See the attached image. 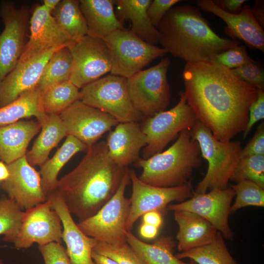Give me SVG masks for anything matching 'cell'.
<instances>
[{
  "instance_id": "46",
  "label": "cell",
  "mask_w": 264,
  "mask_h": 264,
  "mask_svg": "<svg viewBox=\"0 0 264 264\" xmlns=\"http://www.w3.org/2000/svg\"><path fill=\"white\" fill-rule=\"evenodd\" d=\"M143 223L159 228L162 223L161 214L157 211L148 212L142 216Z\"/></svg>"
},
{
  "instance_id": "34",
  "label": "cell",
  "mask_w": 264,
  "mask_h": 264,
  "mask_svg": "<svg viewBox=\"0 0 264 264\" xmlns=\"http://www.w3.org/2000/svg\"><path fill=\"white\" fill-rule=\"evenodd\" d=\"M80 100L79 89L69 80L55 85L42 93V106L47 114L59 115Z\"/></svg>"
},
{
  "instance_id": "2",
  "label": "cell",
  "mask_w": 264,
  "mask_h": 264,
  "mask_svg": "<svg viewBox=\"0 0 264 264\" xmlns=\"http://www.w3.org/2000/svg\"><path fill=\"white\" fill-rule=\"evenodd\" d=\"M128 169L110 159L103 140L88 149L78 165L58 180L54 191L80 222L94 215L113 196Z\"/></svg>"
},
{
  "instance_id": "49",
  "label": "cell",
  "mask_w": 264,
  "mask_h": 264,
  "mask_svg": "<svg viewBox=\"0 0 264 264\" xmlns=\"http://www.w3.org/2000/svg\"><path fill=\"white\" fill-rule=\"evenodd\" d=\"M92 258L95 264H118L115 261L92 251Z\"/></svg>"
},
{
  "instance_id": "44",
  "label": "cell",
  "mask_w": 264,
  "mask_h": 264,
  "mask_svg": "<svg viewBox=\"0 0 264 264\" xmlns=\"http://www.w3.org/2000/svg\"><path fill=\"white\" fill-rule=\"evenodd\" d=\"M253 155H264V122L258 126L252 138L242 149L241 158Z\"/></svg>"
},
{
  "instance_id": "7",
  "label": "cell",
  "mask_w": 264,
  "mask_h": 264,
  "mask_svg": "<svg viewBox=\"0 0 264 264\" xmlns=\"http://www.w3.org/2000/svg\"><path fill=\"white\" fill-rule=\"evenodd\" d=\"M171 64L164 58L156 65L127 79V88L134 107L147 118L165 110L171 92L167 72Z\"/></svg>"
},
{
  "instance_id": "27",
  "label": "cell",
  "mask_w": 264,
  "mask_h": 264,
  "mask_svg": "<svg viewBox=\"0 0 264 264\" xmlns=\"http://www.w3.org/2000/svg\"><path fill=\"white\" fill-rule=\"evenodd\" d=\"M41 132L25 157L32 166H42L48 158L51 150L67 135L66 128L59 115L47 114L41 124Z\"/></svg>"
},
{
  "instance_id": "28",
  "label": "cell",
  "mask_w": 264,
  "mask_h": 264,
  "mask_svg": "<svg viewBox=\"0 0 264 264\" xmlns=\"http://www.w3.org/2000/svg\"><path fill=\"white\" fill-rule=\"evenodd\" d=\"M88 149L86 144L75 137L66 136L65 142L53 156L40 166L42 186L47 196L55 190L59 173L64 166L75 154L87 152Z\"/></svg>"
},
{
  "instance_id": "29",
  "label": "cell",
  "mask_w": 264,
  "mask_h": 264,
  "mask_svg": "<svg viewBox=\"0 0 264 264\" xmlns=\"http://www.w3.org/2000/svg\"><path fill=\"white\" fill-rule=\"evenodd\" d=\"M42 100V93L37 86L23 92L13 102L0 108V126L31 116H35L41 125L46 116Z\"/></svg>"
},
{
  "instance_id": "25",
  "label": "cell",
  "mask_w": 264,
  "mask_h": 264,
  "mask_svg": "<svg viewBox=\"0 0 264 264\" xmlns=\"http://www.w3.org/2000/svg\"><path fill=\"white\" fill-rule=\"evenodd\" d=\"M80 7L85 19L88 34L103 39L112 32L123 29V24L114 11L113 0H80Z\"/></svg>"
},
{
  "instance_id": "24",
  "label": "cell",
  "mask_w": 264,
  "mask_h": 264,
  "mask_svg": "<svg viewBox=\"0 0 264 264\" xmlns=\"http://www.w3.org/2000/svg\"><path fill=\"white\" fill-rule=\"evenodd\" d=\"M174 214L178 226L176 239L180 252L207 244L216 236L217 229L201 217L181 210L174 211Z\"/></svg>"
},
{
  "instance_id": "1",
  "label": "cell",
  "mask_w": 264,
  "mask_h": 264,
  "mask_svg": "<svg viewBox=\"0 0 264 264\" xmlns=\"http://www.w3.org/2000/svg\"><path fill=\"white\" fill-rule=\"evenodd\" d=\"M183 79L187 104L217 139L228 142L244 132L256 88L211 61L186 63Z\"/></svg>"
},
{
  "instance_id": "31",
  "label": "cell",
  "mask_w": 264,
  "mask_h": 264,
  "mask_svg": "<svg viewBox=\"0 0 264 264\" xmlns=\"http://www.w3.org/2000/svg\"><path fill=\"white\" fill-rule=\"evenodd\" d=\"M51 14L73 43L88 34L87 23L79 0H61Z\"/></svg>"
},
{
  "instance_id": "10",
  "label": "cell",
  "mask_w": 264,
  "mask_h": 264,
  "mask_svg": "<svg viewBox=\"0 0 264 264\" xmlns=\"http://www.w3.org/2000/svg\"><path fill=\"white\" fill-rule=\"evenodd\" d=\"M179 94V100L175 107L145 120L141 129L146 136L147 143L143 150V158L162 152L178 133L191 130L198 122L184 92L180 91Z\"/></svg>"
},
{
  "instance_id": "53",
  "label": "cell",
  "mask_w": 264,
  "mask_h": 264,
  "mask_svg": "<svg viewBox=\"0 0 264 264\" xmlns=\"http://www.w3.org/2000/svg\"><path fill=\"white\" fill-rule=\"evenodd\" d=\"M0 264H2V262L1 260H0Z\"/></svg>"
},
{
  "instance_id": "45",
  "label": "cell",
  "mask_w": 264,
  "mask_h": 264,
  "mask_svg": "<svg viewBox=\"0 0 264 264\" xmlns=\"http://www.w3.org/2000/svg\"><path fill=\"white\" fill-rule=\"evenodd\" d=\"M214 3L224 11L231 14H238L241 11L245 0H215Z\"/></svg>"
},
{
  "instance_id": "48",
  "label": "cell",
  "mask_w": 264,
  "mask_h": 264,
  "mask_svg": "<svg viewBox=\"0 0 264 264\" xmlns=\"http://www.w3.org/2000/svg\"><path fill=\"white\" fill-rule=\"evenodd\" d=\"M158 228L148 224L143 223L139 229L140 236L146 239H153L157 235Z\"/></svg>"
},
{
  "instance_id": "8",
  "label": "cell",
  "mask_w": 264,
  "mask_h": 264,
  "mask_svg": "<svg viewBox=\"0 0 264 264\" xmlns=\"http://www.w3.org/2000/svg\"><path fill=\"white\" fill-rule=\"evenodd\" d=\"M103 39L110 53L111 74L127 79L167 53L162 47L144 41L125 28L116 30Z\"/></svg>"
},
{
  "instance_id": "30",
  "label": "cell",
  "mask_w": 264,
  "mask_h": 264,
  "mask_svg": "<svg viewBox=\"0 0 264 264\" xmlns=\"http://www.w3.org/2000/svg\"><path fill=\"white\" fill-rule=\"evenodd\" d=\"M127 238V242L146 264H188L174 254L176 243L171 236H161L152 244L140 240L130 231Z\"/></svg>"
},
{
  "instance_id": "23",
  "label": "cell",
  "mask_w": 264,
  "mask_h": 264,
  "mask_svg": "<svg viewBox=\"0 0 264 264\" xmlns=\"http://www.w3.org/2000/svg\"><path fill=\"white\" fill-rule=\"evenodd\" d=\"M41 129L36 120H19L0 126V159L9 164L25 155L31 139Z\"/></svg>"
},
{
  "instance_id": "18",
  "label": "cell",
  "mask_w": 264,
  "mask_h": 264,
  "mask_svg": "<svg viewBox=\"0 0 264 264\" xmlns=\"http://www.w3.org/2000/svg\"><path fill=\"white\" fill-rule=\"evenodd\" d=\"M6 165L9 176L2 182L1 188L22 210L30 209L47 200L40 173L29 164L25 155Z\"/></svg>"
},
{
  "instance_id": "42",
  "label": "cell",
  "mask_w": 264,
  "mask_h": 264,
  "mask_svg": "<svg viewBox=\"0 0 264 264\" xmlns=\"http://www.w3.org/2000/svg\"><path fill=\"white\" fill-rule=\"evenodd\" d=\"M179 0H153L147 9L148 16L156 29L166 13Z\"/></svg>"
},
{
  "instance_id": "22",
  "label": "cell",
  "mask_w": 264,
  "mask_h": 264,
  "mask_svg": "<svg viewBox=\"0 0 264 264\" xmlns=\"http://www.w3.org/2000/svg\"><path fill=\"white\" fill-rule=\"evenodd\" d=\"M109 157L120 166L127 167L138 160L147 138L138 122L119 123L107 137Z\"/></svg>"
},
{
  "instance_id": "11",
  "label": "cell",
  "mask_w": 264,
  "mask_h": 264,
  "mask_svg": "<svg viewBox=\"0 0 264 264\" xmlns=\"http://www.w3.org/2000/svg\"><path fill=\"white\" fill-rule=\"evenodd\" d=\"M31 10L17 7L14 1L0 2V18L4 29L0 34V83L16 66L27 42Z\"/></svg>"
},
{
  "instance_id": "16",
  "label": "cell",
  "mask_w": 264,
  "mask_h": 264,
  "mask_svg": "<svg viewBox=\"0 0 264 264\" xmlns=\"http://www.w3.org/2000/svg\"><path fill=\"white\" fill-rule=\"evenodd\" d=\"M59 116L67 135H72L86 144L88 148L119 122L110 115L88 105L80 100L75 102Z\"/></svg>"
},
{
  "instance_id": "19",
  "label": "cell",
  "mask_w": 264,
  "mask_h": 264,
  "mask_svg": "<svg viewBox=\"0 0 264 264\" xmlns=\"http://www.w3.org/2000/svg\"><path fill=\"white\" fill-rule=\"evenodd\" d=\"M197 7L218 16L226 24V34L233 40L239 39L250 47L264 52V31L251 11V7L244 4L238 14L224 11L213 0H196Z\"/></svg>"
},
{
  "instance_id": "51",
  "label": "cell",
  "mask_w": 264,
  "mask_h": 264,
  "mask_svg": "<svg viewBox=\"0 0 264 264\" xmlns=\"http://www.w3.org/2000/svg\"><path fill=\"white\" fill-rule=\"evenodd\" d=\"M9 173L6 165L2 161H0V181L5 180L9 176Z\"/></svg>"
},
{
  "instance_id": "4",
  "label": "cell",
  "mask_w": 264,
  "mask_h": 264,
  "mask_svg": "<svg viewBox=\"0 0 264 264\" xmlns=\"http://www.w3.org/2000/svg\"><path fill=\"white\" fill-rule=\"evenodd\" d=\"M198 142L191 136V130L180 132L168 149L134 163L142 169L138 177L142 181L156 187H173L191 183L193 170L202 163Z\"/></svg>"
},
{
  "instance_id": "50",
  "label": "cell",
  "mask_w": 264,
  "mask_h": 264,
  "mask_svg": "<svg viewBox=\"0 0 264 264\" xmlns=\"http://www.w3.org/2000/svg\"><path fill=\"white\" fill-rule=\"evenodd\" d=\"M60 1L61 0H44L42 5L47 11L52 13Z\"/></svg>"
},
{
  "instance_id": "41",
  "label": "cell",
  "mask_w": 264,
  "mask_h": 264,
  "mask_svg": "<svg viewBox=\"0 0 264 264\" xmlns=\"http://www.w3.org/2000/svg\"><path fill=\"white\" fill-rule=\"evenodd\" d=\"M44 264H71L66 249L61 244L51 242L39 246Z\"/></svg>"
},
{
  "instance_id": "13",
  "label": "cell",
  "mask_w": 264,
  "mask_h": 264,
  "mask_svg": "<svg viewBox=\"0 0 264 264\" xmlns=\"http://www.w3.org/2000/svg\"><path fill=\"white\" fill-rule=\"evenodd\" d=\"M130 176L132 193L126 226L127 231H130L136 221L145 213L164 210L172 202H182L194 193L191 183L173 187H159L142 181L133 170H130Z\"/></svg>"
},
{
  "instance_id": "3",
  "label": "cell",
  "mask_w": 264,
  "mask_h": 264,
  "mask_svg": "<svg viewBox=\"0 0 264 264\" xmlns=\"http://www.w3.org/2000/svg\"><path fill=\"white\" fill-rule=\"evenodd\" d=\"M199 10L191 5L173 7L157 28L162 48L186 63L211 61L216 55L240 44L237 40L217 34Z\"/></svg>"
},
{
  "instance_id": "47",
  "label": "cell",
  "mask_w": 264,
  "mask_h": 264,
  "mask_svg": "<svg viewBox=\"0 0 264 264\" xmlns=\"http://www.w3.org/2000/svg\"><path fill=\"white\" fill-rule=\"evenodd\" d=\"M264 0H255L251 7V11L254 18L264 29Z\"/></svg>"
},
{
  "instance_id": "17",
  "label": "cell",
  "mask_w": 264,
  "mask_h": 264,
  "mask_svg": "<svg viewBox=\"0 0 264 264\" xmlns=\"http://www.w3.org/2000/svg\"><path fill=\"white\" fill-rule=\"evenodd\" d=\"M29 32V39L18 62L53 48L68 46L73 43L51 13L39 4L31 9Z\"/></svg>"
},
{
  "instance_id": "35",
  "label": "cell",
  "mask_w": 264,
  "mask_h": 264,
  "mask_svg": "<svg viewBox=\"0 0 264 264\" xmlns=\"http://www.w3.org/2000/svg\"><path fill=\"white\" fill-rule=\"evenodd\" d=\"M23 211L13 199L0 198V235L3 240L12 242L20 230Z\"/></svg>"
},
{
  "instance_id": "5",
  "label": "cell",
  "mask_w": 264,
  "mask_h": 264,
  "mask_svg": "<svg viewBox=\"0 0 264 264\" xmlns=\"http://www.w3.org/2000/svg\"><path fill=\"white\" fill-rule=\"evenodd\" d=\"M191 134L199 144L201 157L208 164L207 172L194 192L203 194L214 189L227 188L241 159L242 149L241 142H221L198 121L191 130Z\"/></svg>"
},
{
  "instance_id": "40",
  "label": "cell",
  "mask_w": 264,
  "mask_h": 264,
  "mask_svg": "<svg viewBox=\"0 0 264 264\" xmlns=\"http://www.w3.org/2000/svg\"><path fill=\"white\" fill-rule=\"evenodd\" d=\"M231 70L243 81L257 89L264 90V69L260 63L253 60Z\"/></svg>"
},
{
  "instance_id": "6",
  "label": "cell",
  "mask_w": 264,
  "mask_h": 264,
  "mask_svg": "<svg viewBox=\"0 0 264 264\" xmlns=\"http://www.w3.org/2000/svg\"><path fill=\"white\" fill-rule=\"evenodd\" d=\"M126 171L113 196L94 215L77 224L88 236L109 244L120 246L127 243L126 222L131 202L125 196L130 181Z\"/></svg>"
},
{
  "instance_id": "52",
  "label": "cell",
  "mask_w": 264,
  "mask_h": 264,
  "mask_svg": "<svg viewBox=\"0 0 264 264\" xmlns=\"http://www.w3.org/2000/svg\"><path fill=\"white\" fill-rule=\"evenodd\" d=\"M188 264H197L196 262L192 260H190V262L188 263Z\"/></svg>"
},
{
  "instance_id": "21",
  "label": "cell",
  "mask_w": 264,
  "mask_h": 264,
  "mask_svg": "<svg viewBox=\"0 0 264 264\" xmlns=\"http://www.w3.org/2000/svg\"><path fill=\"white\" fill-rule=\"evenodd\" d=\"M61 47L51 49L26 61L18 62L0 83V108L35 88L47 62L54 52Z\"/></svg>"
},
{
  "instance_id": "36",
  "label": "cell",
  "mask_w": 264,
  "mask_h": 264,
  "mask_svg": "<svg viewBox=\"0 0 264 264\" xmlns=\"http://www.w3.org/2000/svg\"><path fill=\"white\" fill-rule=\"evenodd\" d=\"M252 181L264 189V155L241 157L230 180Z\"/></svg>"
},
{
  "instance_id": "12",
  "label": "cell",
  "mask_w": 264,
  "mask_h": 264,
  "mask_svg": "<svg viewBox=\"0 0 264 264\" xmlns=\"http://www.w3.org/2000/svg\"><path fill=\"white\" fill-rule=\"evenodd\" d=\"M67 47L72 61L69 81L78 89L110 72V53L103 39L87 35Z\"/></svg>"
},
{
  "instance_id": "38",
  "label": "cell",
  "mask_w": 264,
  "mask_h": 264,
  "mask_svg": "<svg viewBox=\"0 0 264 264\" xmlns=\"http://www.w3.org/2000/svg\"><path fill=\"white\" fill-rule=\"evenodd\" d=\"M93 251L108 257L118 264H146L127 242L120 246H115L96 240Z\"/></svg>"
},
{
  "instance_id": "33",
  "label": "cell",
  "mask_w": 264,
  "mask_h": 264,
  "mask_svg": "<svg viewBox=\"0 0 264 264\" xmlns=\"http://www.w3.org/2000/svg\"><path fill=\"white\" fill-rule=\"evenodd\" d=\"M181 260L189 258L197 264H238L229 253L220 232L210 242L175 254Z\"/></svg>"
},
{
  "instance_id": "15",
  "label": "cell",
  "mask_w": 264,
  "mask_h": 264,
  "mask_svg": "<svg viewBox=\"0 0 264 264\" xmlns=\"http://www.w3.org/2000/svg\"><path fill=\"white\" fill-rule=\"evenodd\" d=\"M235 196V191L231 187L222 190L214 189L203 194L194 191L190 198L178 203H171L166 210L196 214L209 222L224 238L231 240L234 235L229 226L228 217Z\"/></svg>"
},
{
  "instance_id": "14",
  "label": "cell",
  "mask_w": 264,
  "mask_h": 264,
  "mask_svg": "<svg viewBox=\"0 0 264 264\" xmlns=\"http://www.w3.org/2000/svg\"><path fill=\"white\" fill-rule=\"evenodd\" d=\"M63 226L49 200L23 211L22 223L12 243L17 249H26L34 243L38 246L62 243Z\"/></svg>"
},
{
  "instance_id": "37",
  "label": "cell",
  "mask_w": 264,
  "mask_h": 264,
  "mask_svg": "<svg viewBox=\"0 0 264 264\" xmlns=\"http://www.w3.org/2000/svg\"><path fill=\"white\" fill-rule=\"evenodd\" d=\"M231 187L235 193L236 199L231 206L230 213L247 206H264V189L247 180L237 182Z\"/></svg>"
},
{
  "instance_id": "9",
  "label": "cell",
  "mask_w": 264,
  "mask_h": 264,
  "mask_svg": "<svg viewBox=\"0 0 264 264\" xmlns=\"http://www.w3.org/2000/svg\"><path fill=\"white\" fill-rule=\"evenodd\" d=\"M80 100L113 117L119 123L145 118L133 106L127 88V78L109 75L81 88Z\"/></svg>"
},
{
  "instance_id": "26",
  "label": "cell",
  "mask_w": 264,
  "mask_h": 264,
  "mask_svg": "<svg viewBox=\"0 0 264 264\" xmlns=\"http://www.w3.org/2000/svg\"><path fill=\"white\" fill-rule=\"evenodd\" d=\"M151 0H114L118 20H130L131 31L144 41L152 44H159V33L152 24L147 15V9Z\"/></svg>"
},
{
  "instance_id": "32",
  "label": "cell",
  "mask_w": 264,
  "mask_h": 264,
  "mask_svg": "<svg viewBox=\"0 0 264 264\" xmlns=\"http://www.w3.org/2000/svg\"><path fill=\"white\" fill-rule=\"evenodd\" d=\"M71 56L67 46L55 51L45 65L37 87L43 93L49 88L69 80Z\"/></svg>"
},
{
  "instance_id": "20",
  "label": "cell",
  "mask_w": 264,
  "mask_h": 264,
  "mask_svg": "<svg viewBox=\"0 0 264 264\" xmlns=\"http://www.w3.org/2000/svg\"><path fill=\"white\" fill-rule=\"evenodd\" d=\"M51 207L58 215L62 224V240L71 264H95L92 258L96 240L85 234L75 223L60 195L56 191L47 196Z\"/></svg>"
},
{
  "instance_id": "43",
  "label": "cell",
  "mask_w": 264,
  "mask_h": 264,
  "mask_svg": "<svg viewBox=\"0 0 264 264\" xmlns=\"http://www.w3.org/2000/svg\"><path fill=\"white\" fill-rule=\"evenodd\" d=\"M257 99L249 108L248 121L243 132V139L247 137L255 123L264 118V90L257 89Z\"/></svg>"
},
{
  "instance_id": "39",
  "label": "cell",
  "mask_w": 264,
  "mask_h": 264,
  "mask_svg": "<svg viewBox=\"0 0 264 264\" xmlns=\"http://www.w3.org/2000/svg\"><path fill=\"white\" fill-rule=\"evenodd\" d=\"M253 60L248 55L244 45H236L214 56L211 61L230 69L239 67Z\"/></svg>"
}]
</instances>
